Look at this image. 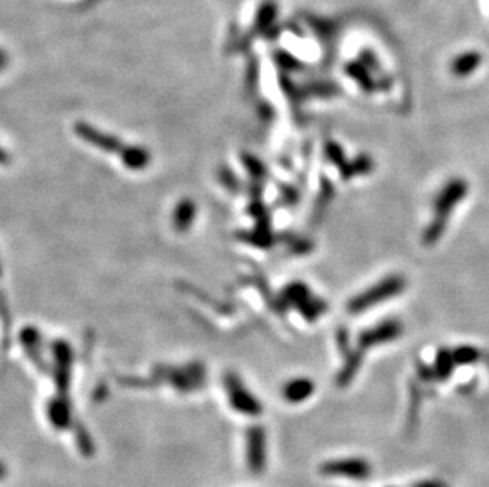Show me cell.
<instances>
[{"label": "cell", "mask_w": 489, "mask_h": 487, "mask_svg": "<svg viewBox=\"0 0 489 487\" xmlns=\"http://www.w3.org/2000/svg\"><path fill=\"white\" fill-rule=\"evenodd\" d=\"M469 194V184L463 178H453L442 187V190L437 194L434 200V214H432V222L426 226L423 233V244L426 247L434 246L439 242L447 230L448 220L454 209L464 200Z\"/></svg>", "instance_id": "cell-1"}, {"label": "cell", "mask_w": 489, "mask_h": 487, "mask_svg": "<svg viewBox=\"0 0 489 487\" xmlns=\"http://www.w3.org/2000/svg\"><path fill=\"white\" fill-rule=\"evenodd\" d=\"M406 279H404L402 275L393 274L385 277V279L360 293L358 296L351 298L350 302L347 304V310H349V314L351 315L366 312V310L372 309L374 305L388 301L391 298H396L397 294H401L406 290Z\"/></svg>", "instance_id": "cell-2"}, {"label": "cell", "mask_w": 489, "mask_h": 487, "mask_svg": "<svg viewBox=\"0 0 489 487\" xmlns=\"http://www.w3.org/2000/svg\"><path fill=\"white\" fill-rule=\"evenodd\" d=\"M320 472L328 477L365 479L371 475V465L361 459H344V461H329L323 463Z\"/></svg>", "instance_id": "cell-3"}, {"label": "cell", "mask_w": 489, "mask_h": 487, "mask_svg": "<svg viewBox=\"0 0 489 487\" xmlns=\"http://www.w3.org/2000/svg\"><path fill=\"white\" fill-rule=\"evenodd\" d=\"M402 326L399 321L390 320L383 321L380 325L371 327V330L363 331V334L358 339V345H360L361 350H367L372 347H377V345L393 342L395 339L401 336Z\"/></svg>", "instance_id": "cell-4"}, {"label": "cell", "mask_w": 489, "mask_h": 487, "mask_svg": "<svg viewBox=\"0 0 489 487\" xmlns=\"http://www.w3.org/2000/svg\"><path fill=\"white\" fill-rule=\"evenodd\" d=\"M483 62V55L476 51H467V53H461L451 60L450 71L454 76L464 78L474 73Z\"/></svg>", "instance_id": "cell-5"}, {"label": "cell", "mask_w": 489, "mask_h": 487, "mask_svg": "<svg viewBox=\"0 0 489 487\" xmlns=\"http://www.w3.org/2000/svg\"><path fill=\"white\" fill-rule=\"evenodd\" d=\"M347 75H349L351 79H355V81L360 84V86L365 90H372L374 89V83L371 78V73H369L367 65L365 62H350V64H347L345 67Z\"/></svg>", "instance_id": "cell-6"}, {"label": "cell", "mask_w": 489, "mask_h": 487, "mask_svg": "<svg viewBox=\"0 0 489 487\" xmlns=\"http://www.w3.org/2000/svg\"><path fill=\"white\" fill-rule=\"evenodd\" d=\"M314 383L306 378H299V380L290 383L285 389V398L290 402H301L306 400L309 395L314 393Z\"/></svg>", "instance_id": "cell-7"}, {"label": "cell", "mask_w": 489, "mask_h": 487, "mask_svg": "<svg viewBox=\"0 0 489 487\" xmlns=\"http://www.w3.org/2000/svg\"><path fill=\"white\" fill-rule=\"evenodd\" d=\"M454 367V359H453V351L442 348L439 350V353L436 356V364H434V375L440 380H447L448 377L451 375Z\"/></svg>", "instance_id": "cell-8"}, {"label": "cell", "mask_w": 489, "mask_h": 487, "mask_svg": "<svg viewBox=\"0 0 489 487\" xmlns=\"http://www.w3.org/2000/svg\"><path fill=\"white\" fill-rule=\"evenodd\" d=\"M372 160L369 157H360L356 158L354 163H350V165H345L342 169V174L345 179L354 178V176H360V174H367L372 169Z\"/></svg>", "instance_id": "cell-9"}, {"label": "cell", "mask_w": 489, "mask_h": 487, "mask_svg": "<svg viewBox=\"0 0 489 487\" xmlns=\"http://www.w3.org/2000/svg\"><path fill=\"white\" fill-rule=\"evenodd\" d=\"M250 461L252 465L260 470L265 463V446H263V435L257 432L254 435L252 443H250Z\"/></svg>", "instance_id": "cell-10"}, {"label": "cell", "mask_w": 489, "mask_h": 487, "mask_svg": "<svg viewBox=\"0 0 489 487\" xmlns=\"http://www.w3.org/2000/svg\"><path fill=\"white\" fill-rule=\"evenodd\" d=\"M453 359L454 364H474L480 359V351L475 347H458L453 350Z\"/></svg>", "instance_id": "cell-11"}, {"label": "cell", "mask_w": 489, "mask_h": 487, "mask_svg": "<svg viewBox=\"0 0 489 487\" xmlns=\"http://www.w3.org/2000/svg\"><path fill=\"white\" fill-rule=\"evenodd\" d=\"M415 487H448L443 481H423V483L417 484Z\"/></svg>", "instance_id": "cell-12"}]
</instances>
